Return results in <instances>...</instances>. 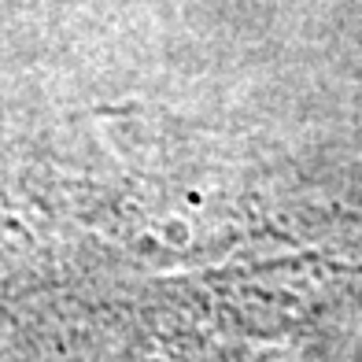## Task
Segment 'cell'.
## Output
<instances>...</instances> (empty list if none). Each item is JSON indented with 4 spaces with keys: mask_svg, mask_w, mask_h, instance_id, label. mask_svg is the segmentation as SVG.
<instances>
[{
    "mask_svg": "<svg viewBox=\"0 0 362 362\" xmlns=\"http://www.w3.org/2000/svg\"><path fill=\"white\" fill-rule=\"evenodd\" d=\"M96 362H189V358L170 351V348H163L156 340H134V344H122V348L100 355Z\"/></svg>",
    "mask_w": 362,
    "mask_h": 362,
    "instance_id": "6da1fadb",
    "label": "cell"
}]
</instances>
